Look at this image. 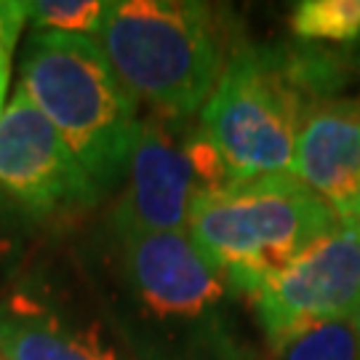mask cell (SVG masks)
I'll return each mask as SVG.
<instances>
[{"instance_id":"cell-1","label":"cell","mask_w":360,"mask_h":360,"mask_svg":"<svg viewBox=\"0 0 360 360\" xmlns=\"http://www.w3.org/2000/svg\"><path fill=\"white\" fill-rule=\"evenodd\" d=\"M19 86L59 131L102 195L129 171L142 123L136 99L91 35L35 30Z\"/></svg>"},{"instance_id":"cell-2","label":"cell","mask_w":360,"mask_h":360,"mask_svg":"<svg viewBox=\"0 0 360 360\" xmlns=\"http://www.w3.org/2000/svg\"><path fill=\"white\" fill-rule=\"evenodd\" d=\"M336 221L334 208L304 181L272 174L200 193L187 227L227 285L254 296Z\"/></svg>"},{"instance_id":"cell-3","label":"cell","mask_w":360,"mask_h":360,"mask_svg":"<svg viewBox=\"0 0 360 360\" xmlns=\"http://www.w3.org/2000/svg\"><path fill=\"white\" fill-rule=\"evenodd\" d=\"M94 38L120 83L166 117H190L206 107L224 70L206 3H107Z\"/></svg>"},{"instance_id":"cell-4","label":"cell","mask_w":360,"mask_h":360,"mask_svg":"<svg viewBox=\"0 0 360 360\" xmlns=\"http://www.w3.org/2000/svg\"><path fill=\"white\" fill-rule=\"evenodd\" d=\"M318 104L299 89L281 56L235 51L203 107V134L219 150L230 184L291 174L296 136Z\"/></svg>"},{"instance_id":"cell-5","label":"cell","mask_w":360,"mask_h":360,"mask_svg":"<svg viewBox=\"0 0 360 360\" xmlns=\"http://www.w3.org/2000/svg\"><path fill=\"white\" fill-rule=\"evenodd\" d=\"M251 299L275 347L323 323L352 321L360 307V221L339 219Z\"/></svg>"},{"instance_id":"cell-6","label":"cell","mask_w":360,"mask_h":360,"mask_svg":"<svg viewBox=\"0 0 360 360\" xmlns=\"http://www.w3.org/2000/svg\"><path fill=\"white\" fill-rule=\"evenodd\" d=\"M0 198L32 217L91 206L99 198L72 150L22 86L0 112Z\"/></svg>"},{"instance_id":"cell-7","label":"cell","mask_w":360,"mask_h":360,"mask_svg":"<svg viewBox=\"0 0 360 360\" xmlns=\"http://www.w3.org/2000/svg\"><path fill=\"white\" fill-rule=\"evenodd\" d=\"M129 171V190L112 214L117 235L184 230L200 184L187 158V142L176 139L166 120L142 123Z\"/></svg>"},{"instance_id":"cell-8","label":"cell","mask_w":360,"mask_h":360,"mask_svg":"<svg viewBox=\"0 0 360 360\" xmlns=\"http://www.w3.org/2000/svg\"><path fill=\"white\" fill-rule=\"evenodd\" d=\"M123 254L136 296L163 318H198L230 288L184 230L126 235Z\"/></svg>"},{"instance_id":"cell-9","label":"cell","mask_w":360,"mask_h":360,"mask_svg":"<svg viewBox=\"0 0 360 360\" xmlns=\"http://www.w3.org/2000/svg\"><path fill=\"white\" fill-rule=\"evenodd\" d=\"M291 174L321 195L339 219L352 217L360 193L358 99H326L309 110L296 136Z\"/></svg>"},{"instance_id":"cell-10","label":"cell","mask_w":360,"mask_h":360,"mask_svg":"<svg viewBox=\"0 0 360 360\" xmlns=\"http://www.w3.org/2000/svg\"><path fill=\"white\" fill-rule=\"evenodd\" d=\"M0 355L6 360H117L96 331H72L38 307H0Z\"/></svg>"},{"instance_id":"cell-11","label":"cell","mask_w":360,"mask_h":360,"mask_svg":"<svg viewBox=\"0 0 360 360\" xmlns=\"http://www.w3.org/2000/svg\"><path fill=\"white\" fill-rule=\"evenodd\" d=\"M291 30L304 40L349 43L360 38V0H304L291 13Z\"/></svg>"},{"instance_id":"cell-12","label":"cell","mask_w":360,"mask_h":360,"mask_svg":"<svg viewBox=\"0 0 360 360\" xmlns=\"http://www.w3.org/2000/svg\"><path fill=\"white\" fill-rule=\"evenodd\" d=\"M281 360H360V339L352 321L323 323L278 347Z\"/></svg>"},{"instance_id":"cell-13","label":"cell","mask_w":360,"mask_h":360,"mask_svg":"<svg viewBox=\"0 0 360 360\" xmlns=\"http://www.w3.org/2000/svg\"><path fill=\"white\" fill-rule=\"evenodd\" d=\"M27 19L35 30L67 32V35H96L102 25L107 3L96 0H32L25 3Z\"/></svg>"},{"instance_id":"cell-14","label":"cell","mask_w":360,"mask_h":360,"mask_svg":"<svg viewBox=\"0 0 360 360\" xmlns=\"http://www.w3.org/2000/svg\"><path fill=\"white\" fill-rule=\"evenodd\" d=\"M27 22L25 3H3L0 0V112L6 102V89H8V65H11L13 43L22 32V25Z\"/></svg>"},{"instance_id":"cell-15","label":"cell","mask_w":360,"mask_h":360,"mask_svg":"<svg viewBox=\"0 0 360 360\" xmlns=\"http://www.w3.org/2000/svg\"><path fill=\"white\" fill-rule=\"evenodd\" d=\"M352 219H358V221H360V193H358V200H355V206H352Z\"/></svg>"},{"instance_id":"cell-16","label":"cell","mask_w":360,"mask_h":360,"mask_svg":"<svg viewBox=\"0 0 360 360\" xmlns=\"http://www.w3.org/2000/svg\"><path fill=\"white\" fill-rule=\"evenodd\" d=\"M6 248H8V240H6L3 232H0V254H6Z\"/></svg>"},{"instance_id":"cell-17","label":"cell","mask_w":360,"mask_h":360,"mask_svg":"<svg viewBox=\"0 0 360 360\" xmlns=\"http://www.w3.org/2000/svg\"><path fill=\"white\" fill-rule=\"evenodd\" d=\"M355 326H358V339H360V307H358V315H355Z\"/></svg>"}]
</instances>
